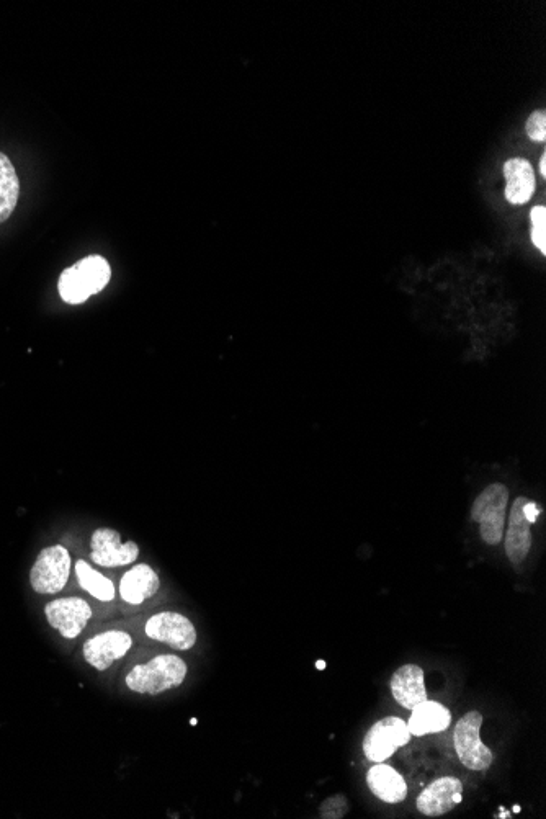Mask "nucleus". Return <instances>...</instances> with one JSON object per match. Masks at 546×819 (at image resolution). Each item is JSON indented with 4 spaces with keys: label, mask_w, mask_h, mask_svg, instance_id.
<instances>
[{
    "label": "nucleus",
    "mask_w": 546,
    "mask_h": 819,
    "mask_svg": "<svg viewBox=\"0 0 546 819\" xmlns=\"http://www.w3.org/2000/svg\"><path fill=\"white\" fill-rule=\"evenodd\" d=\"M188 667L174 654H161L149 663L138 664L126 676V687L136 694L159 695L184 684Z\"/></svg>",
    "instance_id": "nucleus-1"
},
{
    "label": "nucleus",
    "mask_w": 546,
    "mask_h": 819,
    "mask_svg": "<svg viewBox=\"0 0 546 819\" xmlns=\"http://www.w3.org/2000/svg\"><path fill=\"white\" fill-rule=\"evenodd\" d=\"M509 506V489L501 483L489 484L476 497L471 519L479 524V533L484 543L499 545L504 538L506 511Z\"/></svg>",
    "instance_id": "nucleus-2"
},
{
    "label": "nucleus",
    "mask_w": 546,
    "mask_h": 819,
    "mask_svg": "<svg viewBox=\"0 0 546 819\" xmlns=\"http://www.w3.org/2000/svg\"><path fill=\"white\" fill-rule=\"evenodd\" d=\"M483 715L473 712L466 713L465 717L458 720L453 734V743L457 751L458 759L463 766L476 772H484L493 766L494 756L488 746H484L481 741V726H483Z\"/></svg>",
    "instance_id": "nucleus-3"
},
{
    "label": "nucleus",
    "mask_w": 546,
    "mask_h": 819,
    "mask_svg": "<svg viewBox=\"0 0 546 819\" xmlns=\"http://www.w3.org/2000/svg\"><path fill=\"white\" fill-rule=\"evenodd\" d=\"M69 574H71L69 551L64 546L54 545L45 548L36 558L30 573V582L35 592L50 596L63 591L68 584Z\"/></svg>",
    "instance_id": "nucleus-4"
},
{
    "label": "nucleus",
    "mask_w": 546,
    "mask_h": 819,
    "mask_svg": "<svg viewBox=\"0 0 546 819\" xmlns=\"http://www.w3.org/2000/svg\"><path fill=\"white\" fill-rule=\"evenodd\" d=\"M411 741L406 721L398 717L383 718L376 721L363 738V754L368 761L385 762L393 756L399 748H403Z\"/></svg>",
    "instance_id": "nucleus-5"
},
{
    "label": "nucleus",
    "mask_w": 546,
    "mask_h": 819,
    "mask_svg": "<svg viewBox=\"0 0 546 819\" xmlns=\"http://www.w3.org/2000/svg\"><path fill=\"white\" fill-rule=\"evenodd\" d=\"M144 632L151 640L166 643L174 649L187 651L197 643V630L184 615L175 612H161L146 622Z\"/></svg>",
    "instance_id": "nucleus-6"
},
{
    "label": "nucleus",
    "mask_w": 546,
    "mask_h": 819,
    "mask_svg": "<svg viewBox=\"0 0 546 819\" xmlns=\"http://www.w3.org/2000/svg\"><path fill=\"white\" fill-rule=\"evenodd\" d=\"M45 614L50 627L58 630L68 640H74L81 635L94 615L92 607L81 597L53 600L46 605Z\"/></svg>",
    "instance_id": "nucleus-7"
},
{
    "label": "nucleus",
    "mask_w": 546,
    "mask_h": 819,
    "mask_svg": "<svg viewBox=\"0 0 546 819\" xmlns=\"http://www.w3.org/2000/svg\"><path fill=\"white\" fill-rule=\"evenodd\" d=\"M92 561L103 568H120L138 560L139 548L135 542L121 543V535L113 529H97L90 540Z\"/></svg>",
    "instance_id": "nucleus-8"
},
{
    "label": "nucleus",
    "mask_w": 546,
    "mask_h": 819,
    "mask_svg": "<svg viewBox=\"0 0 546 819\" xmlns=\"http://www.w3.org/2000/svg\"><path fill=\"white\" fill-rule=\"evenodd\" d=\"M133 646V638L126 632L110 630L92 636L84 643V659L97 671H107L118 659L125 658Z\"/></svg>",
    "instance_id": "nucleus-9"
},
{
    "label": "nucleus",
    "mask_w": 546,
    "mask_h": 819,
    "mask_svg": "<svg viewBox=\"0 0 546 819\" xmlns=\"http://www.w3.org/2000/svg\"><path fill=\"white\" fill-rule=\"evenodd\" d=\"M463 784L457 777H440L434 780L426 790L417 797V810L429 818L445 815L460 805Z\"/></svg>",
    "instance_id": "nucleus-10"
},
{
    "label": "nucleus",
    "mask_w": 546,
    "mask_h": 819,
    "mask_svg": "<svg viewBox=\"0 0 546 819\" xmlns=\"http://www.w3.org/2000/svg\"><path fill=\"white\" fill-rule=\"evenodd\" d=\"M527 497H517L512 504L509 515V527L506 532V553L512 564H522L529 555L532 546V524L524 514Z\"/></svg>",
    "instance_id": "nucleus-11"
},
{
    "label": "nucleus",
    "mask_w": 546,
    "mask_h": 819,
    "mask_svg": "<svg viewBox=\"0 0 546 819\" xmlns=\"http://www.w3.org/2000/svg\"><path fill=\"white\" fill-rule=\"evenodd\" d=\"M391 694L393 699L406 708H412L427 700L426 682H424V671L416 664H404L394 672L391 679Z\"/></svg>",
    "instance_id": "nucleus-12"
},
{
    "label": "nucleus",
    "mask_w": 546,
    "mask_h": 819,
    "mask_svg": "<svg viewBox=\"0 0 546 819\" xmlns=\"http://www.w3.org/2000/svg\"><path fill=\"white\" fill-rule=\"evenodd\" d=\"M159 587L161 581L156 571L148 564H136L121 578L120 597L126 604H143L144 600L156 596Z\"/></svg>",
    "instance_id": "nucleus-13"
},
{
    "label": "nucleus",
    "mask_w": 546,
    "mask_h": 819,
    "mask_svg": "<svg viewBox=\"0 0 546 819\" xmlns=\"http://www.w3.org/2000/svg\"><path fill=\"white\" fill-rule=\"evenodd\" d=\"M367 784L376 798L390 805L404 802L408 797V785L403 775L383 762H378L368 770Z\"/></svg>",
    "instance_id": "nucleus-14"
},
{
    "label": "nucleus",
    "mask_w": 546,
    "mask_h": 819,
    "mask_svg": "<svg viewBox=\"0 0 546 819\" xmlns=\"http://www.w3.org/2000/svg\"><path fill=\"white\" fill-rule=\"evenodd\" d=\"M408 730L411 736H427V734L442 733L452 723V713L442 703L424 700L411 710Z\"/></svg>",
    "instance_id": "nucleus-15"
},
{
    "label": "nucleus",
    "mask_w": 546,
    "mask_h": 819,
    "mask_svg": "<svg viewBox=\"0 0 546 819\" xmlns=\"http://www.w3.org/2000/svg\"><path fill=\"white\" fill-rule=\"evenodd\" d=\"M507 187L506 198L512 205H522L529 202L535 193V171L532 164L525 159H511L504 164Z\"/></svg>",
    "instance_id": "nucleus-16"
},
{
    "label": "nucleus",
    "mask_w": 546,
    "mask_h": 819,
    "mask_svg": "<svg viewBox=\"0 0 546 819\" xmlns=\"http://www.w3.org/2000/svg\"><path fill=\"white\" fill-rule=\"evenodd\" d=\"M20 195V180L14 164L4 153H0V223L9 220L17 206Z\"/></svg>",
    "instance_id": "nucleus-17"
},
{
    "label": "nucleus",
    "mask_w": 546,
    "mask_h": 819,
    "mask_svg": "<svg viewBox=\"0 0 546 819\" xmlns=\"http://www.w3.org/2000/svg\"><path fill=\"white\" fill-rule=\"evenodd\" d=\"M77 275L81 278L84 287L89 291L90 296L97 295L103 288L107 287L112 278V269L108 260L102 256H89L74 265Z\"/></svg>",
    "instance_id": "nucleus-18"
},
{
    "label": "nucleus",
    "mask_w": 546,
    "mask_h": 819,
    "mask_svg": "<svg viewBox=\"0 0 546 819\" xmlns=\"http://www.w3.org/2000/svg\"><path fill=\"white\" fill-rule=\"evenodd\" d=\"M76 576L77 581H79V586H81L84 591L89 592L90 596L95 597L97 600L110 602V600L115 599V596H117L113 582L105 578L99 571H95V569L84 560L77 561Z\"/></svg>",
    "instance_id": "nucleus-19"
},
{
    "label": "nucleus",
    "mask_w": 546,
    "mask_h": 819,
    "mask_svg": "<svg viewBox=\"0 0 546 819\" xmlns=\"http://www.w3.org/2000/svg\"><path fill=\"white\" fill-rule=\"evenodd\" d=\"M59 295L69 305H82L90 298L87 288L82 285L81 278L77 275L74 265L64 270L58 282Z\"/></svg>",
    "instance_id": "nucleus-20"
},
{
    "label": "nucleus",
    "mask_w": 546,
    "mask_h": 819,
    "mask_svg": "<svg viewBox=\"0 0 546 819\" xmlns=\"http://www.w3.org/2000/svg\"><path fill=\"white\" fill-rule=\"evenodd\" d=\"M532 220V241L535 247L540 249L542 254H546V208L545 206H535L530 213Z\"/></svg>",
    "instance_id": "nucleus-21"
},
{
    "label": "nucleus",
    "mask_w": 546,
    "mask_h": 819,
    "mask_svg": "<svg viewBox=\"0 0 546 819\" xmlns=\"http://www.w3.org/2000/svg\"><path fill=\"white\" fill-rule=\"evenodd\" d=\"M347 811H349L347 798L341 795V793H337V795H332L331 798H327L326 802L321 805L319 815L324 819H341L347 815Z\"/></svg>",
    "instance_id": "nucleus-22"
},
{
    "label": "nucleus",
    "mask_w": 546,
    "mask_h": 819,
    "mask_svg": "<svg viewBox=\"0 0 546 819\" xmlns=\"http://www.w3.org/2000/svg\"><path fill=\"white\" fill-rule=\"evenodd\" d=\"M527 135L532 141H545L546 115L545 112H535L527 120Z\"/></svg>",
    "instance_id": "nucleus-23"
},
{
    "label": "nucleus",
    "mask_w": 546,
    "mask_h": 819,
    "mask_svg": "<svg viewBox=\"0 0 546 819\" xmlns=\"http://www.w3.org/2000/svg\"><path fill=\"white\" fill-rule=\"evenodd\" d=\"M524 514L525 517H527V520H529L530 524H535V522L538 520V514H540L537 504L530 501V499H527V502L524 504Z\"/></svg>",
    "instance_id": "nucleus-24"
},
{
    "label": "nucleus",
    "mask_w": 546,
    "mask_h": 819,
    "mask_svg": "<svg viewBox=\"0 0 546 819\" xmlns=\"http://www.w3.org/2000/svg\"><path fill=\"white\" fill-rule=\"evenodd\" d=\"M540 174H542L543 177H546V156H545V154H543V156L540 157Z\"/></svg>",
    "instance_id": "nucleus-25"
},
{
    "label": "nucleus",
    "mask_w": 546,
    "mask_h": 819,
    "mask_svg": "<svg viewBox=\"0 0 546 819\" xmlns=\"http://www.w3.org/2000/svg\"><path fill=\"white\" fill-rule=\"evenodd\" d=\"M501 811H502L501 815L496 816V818H512V815L511 813H509V811H504L502 810V808Z\"/></svg>",
    "instance_id": "nucleus-26"
},
{
    "label": "nucleus",
    "mask_w": 546,
    "mask_h": 819,
    "mask_svg": "<svg viewBox=\"0 0 546 819\" xmlns=\"http://www.w3.org/2000/svg\"><path fill=\"white\" fill-rule=\"evenodd\" d=\"M316 667H318V669H324V667H326V663H324V661H318V663H316Z\"/></svg>",
    "instance_id": "nucleus-27"
},
{
    "label": "nucleus",
    "mask_w": 546,
    "mask_h": 819,
    "mask_svg": "<svg viewBox=\"0 0 546 819\" xmlns=\"http://www.w3.org/2000/svg\"><path fill=\"white\" fill-rule=\"evenodd\" d=\"M190 723H192V726H197L198 721L195 720V718H193V720L190 721Z\"/></svg>",
    "instance_id": "nucleus-28"
}]
</instances>
